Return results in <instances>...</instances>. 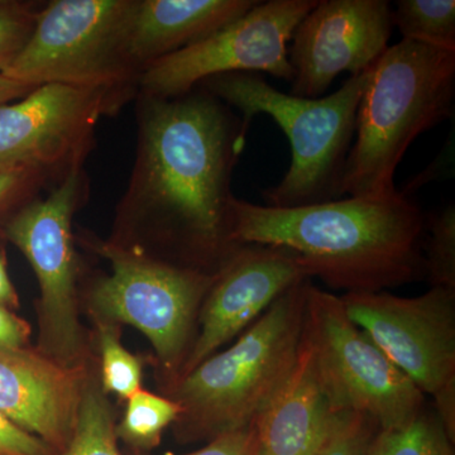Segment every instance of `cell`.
I'll return each mask as SVG.
<instances>
[{"mask_svg":"<svg viewBox=\"0 0 455 455\" xmlns=\"http://www.w3.org/2000/svg\"><path fill=\"white\" fill-rule=\"evenodd\" d=\"M89 193L83 166L74 167L46 196L12 215L4 235L20 251L37 277L40 299L38 352L65 366L89 362L79 319V265L73 221Z\"/></svg>","mask_w":455,"mask_h":455,"instance_id":"ba28073f","label":"cell"},{"mask_svg":"<svg viewBox=\"0 0 455 455\" xmlns=\"http://www.w3.org/2000/svg\"><path fill=\"white\" fill-rule=\"evenodd\" d=\"M92 372L89 362L68 367L37 349H0V412L61 453Z\"/></svg>","mask_w":455,"mask_h":455,"instance_id":"9a60e30c","label":"cell"},{"mask_svg":"<svg viewBox=\"0 0 455 455\" xmlns=\"http://www.w3.org/2000/svg\"><path fill=\"white\" fill-rule=\"evenodd\" d=\"M232 241L291 251L313 280L344 293L379 292L425 280V215L401 193L277 209L235 196Z\"/></svg>","mask_w":455,"mask_h":455,"instance_id":"7a4b0ae2","label":"cell"},{"mask_svg":"<svg viewBox=\"0 0 455 455\" xmlns=\"http://www.w3.org/2000/svg\"><path fill=\"white\" fill-rule=\"evenodd\" d=\"M31 325L8 307L0 305V349L27 348Z\"/></svg>","mask_w":455,"mask_h":455,"instance_id":"f1b7e54d","label":"cell"},{"mask_svg":"<svg viewBox=\"0 0 455 455\" xmlns=\"http://www.w3.org/2000/svg\"><path fill=\"white\" fill-rule=\"evenodd\" d=\"M134 455L151 454H143L139 451ZM164 455L178 454L166 453ZM182 455H259L253 424L243 427V429L221 434V435L208 442V444L199 449V451Z\"/></svg>","mask_w":455,"mask_h":455,"instance_id":"83f0119b","label":"cell"},{"mask_svg":"<svg viewBox=\"0 0 455 455\" xmlns=\"http://www.w3.org/2000/svg\"><path fill=\"white\" fill-rule=\"evenodd\" d=\"M127 101L104 90L37 86L0 106V171L36 169L65 178L85 164L104 116Z\"/></svg>","mask_w":455,"mask_h":455,"instance_id":"7c38bea8","label":"cell"},{"mask_svg":"<svg viewBox=\"0 0 455 455\" xmlns=\"http://www.w3.org/2000/svg\"><path fill=\"white\" fill-rule=\"evenodd\" d=\"M0 305L8 309H17L20 307V299L16 287L12 283L7 271L4 252L0 250Z\"/></svg>","mask_w":455,"mask_h":455,"instance_id":"f546056e","label":"cell"},{"mask_svg":"<svg viewBox=\"0 0 455 455\" xmlns=\"http://www.w3.org/2000/svg\"><path fill=\"white\" fill-rule=\"evenodd\" d=\"M392 18L403 40L455 51L454 0H398Z\"/></svg>","mask_w":455,"mask_h":455,"instance_id":"44dd1931","label":"cell"},{"mask_svg":"<svg viewBox=\"0 0 455 455\" xmlns=\"http://www.w3.org/2000/svg\"><path fill=\"white\" fill-rule=\"evenodd\" d=\"M89 243L110 265V274L90 287V313L95 322L128 324L145 334L166 387L178 379L193 347L200 307L220 271L181 267L109 241Z\"/></svg>","mask_w":455,"mask_h":455,"instance_id":"8992f818","label":"cell"},{"mask_svg":"<svg viewBox=\"0 0 455 455\" xmlns=\"http://www.w3.org/2000/svg\"><path fill=\"white\" fill-rule=\"evenodd\" d=\"M62 179L44 170L0 171V217L7 212L16 214L27 204L51 190Z\"/></svg>","mask_w":455,"mask_h":455,"instance_id":"d4e9b609","label":"cell"},{"mask_svg":"<svg viewBox=\"0 0 455 455\" xmlns=\"http://www.w3.org/2000/svg\"><path fill=\"white\" fill-rule=\"evenodd\" d=\"M335 411L302 334L291 373L253 420L259 455H317L324 447Z\"/></svg>","mask_w":455,"mask_h":455,"instance_id":"2e32d148","label":"cell"},{"mask_svg":"<svg viewBox=\"0 0 455 455\" xmlns=\"http://www.w3.org/2000/svg\"><path fill=\"white\" fill-rule=\"evenodd\" d=\"M35 89L33 86L18 83L16 80L9 79L4 75H0V106L25 98Z\"/></svg>","mask_w":455,"mask_h":455,"instance_id":"4dcf8cb0","label":"cell"},{"mask_svg":"<svg viewBox=\"0 0 455 455\" xmlns=\"http://www.w3.org/2000/svg\"><path fill=\"white\" fill-rule=\"evenodd\" d=\"M304 335L335 412L367 415L381 430L414 420L425 395L347 315L340 296L310 281Z\"/></svg>","mask_w":455,"mask_h":455,"instance_id":"9c48e42d","label":"cell"},{"mask_svg":"<svg viewBox=\"0 0 455 455\" xmlns=\"http://www.w3.org/2000/svg\"><path fill=\"white\" fill-rule=\"evenodd\" d=\"M347 315L424 395L455 442V290L343 293Z\"/></svg>","mask_w":455,"mask_h":455,"instance_id":"30bf717a","label":"cell"},{"mask_svg":"<svg viewBox=\"0 0 455 455\" xmlns=\"http://www.w3.org/2000/svg\"><path fill=\"white\" fill-rule=\"evenodd\" d=\"M257 0H139L128 35L132 64L149 65L204 40L247 13Z\"/></svg>","mask_w":455,"mask_h":455,"instance_id":"e0dca14e","label":"cell"},{"mask_svg":"<svg viewBox=\"0 0 455 455\" xmlns=\"http://www.w3.org/2000/svg\"><path fill=\"white\" fill-rule=\"evenodd\" d=\"M394 28L387 0H317L292 35L290 94L322 98L341 73H364L388 49Z\"/></svg>","mask_w":455,"mask_h":455,"instance_id":"4fadbf2b","label":"cell"},{"mask_svg":"<svg viewBox=\"0 0 455 455\" xmlns=\"http://www.w3.org/2000/svg\"><path fill=\"white\" fill-rule=\"evenodd\" d=\"M42 8L33 2H0V75L26 49Z\"/></svg>","mask_w":455,"mask_h":455,"instance_id":"cb8c5ba5","label":"cell"},{"mask_svg":"<svg viewBox=\"0 0 455 455\" xmlns=\"http://www.w3.org/2000/svg\"><path fill=\"white\" fill-rule=\"evenodd\" d=\"M100 352V381L104 394L116 395L128 400L142 390V359L125 348L121 340V326L113 323L95 322Z\"/></svg>","mask_w":455,"mask_h":455,"instance_id":"7402d4cb","label":"cell"},{"mask_svg":"<svg viewBox=\"0 0 455 455\" xmlns=\"http://www.w3.org/2000/svg\"><path fill=\"white\" fill-rule=\"evenodd\" d=\"M379 427L358 412H335L331 433L317 455H366L368 444Z\"/></svg>","mask_w":455,"mask_h":455,"instance_id":"484cf974","label":"cell"},{"mask_svg":"<svg viewBox=\"0 0 455 455\" xmlns=\"http://www.w3.org/2000/svg\"><path fill=\"white\" fill-rule=\"evenodd\" d=\"M307 278L291 251L242 244L220 269L204 299L196 339L176 379L220 352L221 347L247 331L283 293Z\"/></svg>","mask_w":455,"mask_h":455,"instance_id":"5bb4252c","label":"cell"},{"mask_svg":"<svg viewBox=\"0 0 455 455\" xmlns=\"http://www.w3.org/2000/svg\"><path fill=\"white\" fill-rule=\"evenodd\" d=\"M116 439L112 407L97 374L92 372L84 390L73 438L57 455H122Z\"/></svg>","mask_w":455,"mask_h":455,"instance_id":"ac0fdd59","label":"cell"},{"mask_svg":"<svg viewBox=\"0 0 455 455\" xmlns=\"http://www.w3.org/2000/svg\"><path fill=\"white\" fill-rule=\"evenodd\" d=\"M371 70L350 76L333 94L316 99L284 94L259 74L218 75L199 86L241 112L245 134L259 114H267L283 131L291 146V164L277 185L262 191V197L266 206L292 209L341 197L359 101Z\"/></svg>","mask_w":455,"mask_h":455,"instance_id":"5b68a950","label":"cell"},{"mask_svg":"<svg viewBox=\"0 0 455 455\" xmlns=\"http://www.w3.org/2000/svg\"><path fill=\"white\" fill-rule=\"evenodd\" d=\"M181 406L170 397L140 390L127 400L124 416L116 427V438L137 451L160 445L164 430L178 420Z\"/></svg>","mask_w":455,"mask_h":455,"instance_id":"ffe728a7","label":"cell"},{"mask_svg":"<svg viewBox=\"0 0 455 455\" xmlns=\"http://www.w3.org/2000/svg\"><path fill=\"white\" fill-rule=\"evenodd\" d=\"M139 0H53L38 14L31 40L4 76L41 85L104 90L139 97L140 71L128 35Z\"/></svg>","mask_w":455,"mask_h":455,"instance_id":"52a82bcc","label":"cell"},{"mask_svg":"<svg viewBox=\"0 0 455 455\" xmlns=\"http://www.w3.org/2000/svg\"><path fill=\"white\" fill-rule=\"evenodd\" d=\"M423 256L425 280L430 287L455 290V206L425 215Z\"/></svg>","mask_w":455,"mask_h":455,"instance_id":"603a6c76","label":"cell"},{"mask_svg":"<svg viewBox=\"0 0 455 455\" xmlns=\"http://www.w3.org/2000/svg\"><path fill=\"white\" fill-rule=\"evenodd\" d=\"M136 160L108 241L181 267L217 274L232 241V176L247 143L241 118L197 88L139 97Z\"/></svg>","mask_w":455,"mask_h":455,"instance_id":"6da1fadb","label":"cell"},{"mask_svg":"<svg viewBox=\"0 0 455 455\" xmlns=\"http://www.w3.org/2000/svg\"><path fill=\"white\" fill-rule=\"evenodd\" d=\"M55 449L27 433L0 412V455H57Z\"/></svg>","mask_w":455,"mask_h":455,"instance_id":"4316f807","label":"cell"},{"mask_svg":"<svg viewBox=\"0 0 455 455\" xmlns=\"http://www.w3.org/2000/svg\"><path fill=\"white\" fill-rule=\"evenodd\" d=\"M455 51L403 40L372 66L357 110L341 196L396 193L395 172L409 147L454 114Z\"/></svg>","mask_w":455,"mask_h":455,"instance_id":"277c9868","label":"cell"},{"mask_svg":"<svg viewBox=\"0 0 455 455\" xmlns=\"http://www.w3.org/2000/svg\"><path fill=\"white\" fill-rule=\"evenodd\" d=\"M317 0L259 2L204 40L158 60L140 75L139 97L172 99L218 75L268 74L292 82L289 42Z\"/></svg>","mask_w":455,"mask_h":455,"instance_id":"8fae6325","label":"cell"},{"mask_svg":"<svg viewBox=\"0 0 455 455\" xmlns=\"http://www.w3.org/2000/svg\"><path fill=\"white\" fill-rule=\"evenodd\" d=\"M310 281L283 293L229 348L164 388L181 406L172 424L180 443L250 427L283 387L300 352Z\"/></svg>","mask_w":455,"mask_h":455,"instance_id":"3957f363","label":"cell"},{"mask_svg":"<svg viewBox=\"0 0 455 455\" xmlns=\"http://www.w3.org/2000/svg\"><path fill=\"white\" fill-rule=\"evenodd\" d=\"M453 445L435 409L425 406L409 424L377 430L366 455H454Z\"/></svg>","mask_w":455,"mask_h":455,"instance_id":"d6986e66","label":"cell"}]
</instances>
